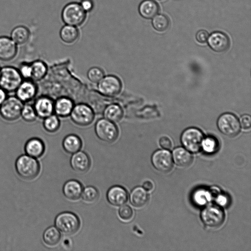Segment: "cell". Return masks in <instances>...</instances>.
Masks as SVG:
<instances>
[{
  "mask_svg": "<svg viewBox=\"0 0 251 251\" xmlns=\"http://www.w3.org/2000/svg\"><path fill=\"white\" fill-rule=\"evenodd\" d=\"M23 80L18 69L10 66L0 68V87L7 93L15 92Z\"/></svg>",
  "mask_w": 251,
  "mask_h": 251,
  "instance_id": "obj_1",
  "label": "cell"
},
{
  "mask_svg": "<svg viewBox=\"0 0 251 251\" xmlns=\"http://www.w3.org/2000/svg\"><path fill=\"white\" fill-rule=\"evenodd\" d=\"M15 166L18 174L25 179H34L40 172V165L38 161L34 157L28 155H23L19 157Z\"/></svg>",
  "mask_w": 251,
  "mask_h": 251,
  "instance_id": "obj_2",
  "label": "cell"
},
{
  "mask_svg": "<svg viewBox=\"0 0 251 251\" xmlns=\"http://www.w3.org/2000/svg\"><path fill=\"white\" fill-rule=\"evenodd\" d=\"M61 18L66 25L76 27L84 23L86 18V12L82 9L80 3L72 2L63 7Z\"/></svg>",
  "mask_w": 251,
  "mask_h": 251,
  "instance_id": "obj_3",
  "label": "cell"
},
{
  "mask_svg": "<svg viewBox=\"0 0 251 251\" xmlns=\"http://www.w3.org/2000/svg\"><path fill=\"white\" fill-rule=\"evenodd\" d=\"M55 226L63 233L73 235L78 231L80 226L78 217L74 213L63 212L56 217L54 221Z\"/></svg>",
  "mask_w": 251,
  "mask_h": 251,
  "instance_id": "obj_4",
  "label": "cell"
},
{
  "mask_svg": "<svg viewBox=\"0 0 251 251\" xmlns=\"http://www.w3.org/2000/svg\"><path fill=\"white\" fill-rule=\"evenodd\" d=\"M95 132L99 139L107 143L115 142L119 136V129L115 123L104 118L96 122Z\"/></svg>",
  "mask_w": 251,
  "mask_h": 251,
  "instance_id": "obj_5",
  "label": "cell"
},
{
  "mask_svg": "<svg viewBox=\"0 0 251 251\" xmlns=\"http://www.w3.org/2000/svg\"><path fill=\"white\" fill-rule=\"evenodd\" d=\"M24 104L16 96L7 97L0 106V115L6 121H16L21 117Z\"/></svg>",
  "mask_w": 251,
  "mask_h": 251,
  "instance_id": "obj_6",
  "label": "cell"
},
{
  "mask_svg": "<svg viewBox=\"0 0 251 251\" xmlns=\"http://www.w3.org/2000/svg\"><path fill=\"white\" fill-rule=\"evenodd\" d=\"M71 120L75 124L86 126L91 124L95 118V113L92 108L84 103H78L74 106L70 115Z\"/></svg>",
  "mask_w": 251,
  "mask_h": 251,
  "instance_id": "obj_7",
  "label": "cell"
},
{
  "mask_svg": "<svg viewBox=\"0 0 251 251\" xmlns=\"http://www.w3.org/2000/svg\"><path fill=\"white\" fill-rule=\"evenodd\" d=\"M203 138L201 131L197 128L190 127L185 130L182 133L181 142L187 151L197 152L201 149Z\"/></svg>",
  "mask_w": 251,
  "mask_h": 251,
  "instance_id": "obj_8",
  "label": "cell"
},
{
  "mask_svg": "<svg viewBox=\"0 0 251 251\" xmlns=\"http://www.w3.org/2000/svg\"><path fill=\"white\" fill-rule=\"evenodd\" d=\"M97 84L99 92L108 97L117 95L121 92L122 88L121 79L113 75H104Z\"/></svg>",
  "mask_w": 251,
  "mask_h": 251,
  "instance_id": "obj_9",
  "label": "cell"
},
{
  "mask_svg": "<svg viewBox=\"0 0 251 251\" xmlns=\"http://www.w3.org/2000/svg\"><path fill=\"white\" fill-rule=\"evenodd\" d=\"M218 128L224 134L234 137L240 130V125L237 117L231 113H225L220 116L218 120Z\"/></svg>",
  "mask_w": 251,
  "mask_h": 251,
  "instance_id": "obj_10",
  "label": "cell"
},
{
  "mask_svg": "<svg viewBox=\"0 0 251 251\" xmlns=\"http://www.w3.org/2000/svg\"><path fill=\"white\" fill-rule=\"evenodd\" d=\"M225 217L224 211L217 205L208 206L201 213V218L203 223L211 227L221 226L224 222Z\"/></svg>",
  "mask_w": 251,
  "mask_h": 251,
  "instance_id": "obj_11",
  "label": "cell"
},
{
  "mask_svg": "<svg viewBox=\"0 0 251 251\" xmlns=\"http://www.w3.org/2000/svg\"><path fill=\"white\" fill-rule=\"evenodd\" d=\"M153 167L159 172L166 173L170 172L173 166L171 154L166 150H158L151 157Z\"/></svg>",
  "mask_w": 251,
  "mask_h": 251,
  "instance_id": "obj_12",
  "label": "cell"
},
{
  "mask_svg": "<svg viewBox=\"0 0 251 251\" xmlns=\"http://www.w3.org/2000/svg\"><path fill=\"white\" fill-rule=\"evenodd\" d=\"M37 91V86L34 81L31 79H24L15 93V96L25 103L34 99Z\"/></svg>",
  "mask_w": 251,
  "mask_h": 251,
  "instance_id": "obj_13",
  "label": "cell"
},
{
  "mask_svg": "<svg viewBox=\"0 0 251 251\" xmlns=\"http://www.w3.org/2000/svg\"><path fill=\"white\" fill-rule=\"evenodd\" d=\"M37 117L44 119L54 113V101L46 96L37 98L33 105Z\"/></svg>",
  "mask_w": 251,
  "mask_h": 251,
  "instance_id": "obj_14",
  "label": "cell"
},
{
  "mask_svg": "<svg viewBox=\"0 0 251 251\" xmlns=\"http://www.w3.org/2000/svg\"><path fill=\"white\" fill-rule=\"evenodd\" d=\"M17 51V45L10 37L0 36V60L8 61L12 60L16 56Z\"/></svg>",
  "mask_w": 251,
  "mask_h": 251,
  "instance_id": "obj_15",
  "label": "cell"
},
{
  "mask_svg": "<svg viewBox=\"0 0 251 251\" xmlns=\"http://www.w3.org/2000/svg\"><path fill=\"white\" fill-rule=\"evenodd\" d=\"M106 199L109 203L114 206H119L125 204L128 199L126 190L120 185L111 187L106 193Z\"/></svg>",
  "mask_w": 251,
  "mask_h": 251,
  "instance_id": "obj_16",
  "label": "cell"
},
{
  "mask_svg": "<svg viewBox=\"0 0 251 251\" xmlns=\"http://www.w3.org/2000/svg\"><path fill=\"white\" fill-rule=\"evenodd\" d=\"M70 165L74 171L81 173H85L90 168L91 160L86 152L79 151L74 153L71 157Z\"/></svg>",
  "mask_w": 251,
  "mask_h": 251,
  "instance_id": "obj_17",
  "label": "cell"
},
{
  "mask_svg": "<svg viewBox=\"0 0 251 251\" xmlns=\"http://www.w3.org/2000/svg\"><path fill=\"white\" fill-rule=\"evenodd\" d=\"M208 43L210 47L216 52H223L229 47V40L224 33L220 31L214 32L208 38Z\"/></svg>",
  "mask_w": 251,
  "mask_h": 251,
  "instance_id": "obj_18",
  "label": "cell"
},
{
  "mask_svg": "<svg viewBox=\"0 0 251 251\" xmlns=\"http://www.w3.org/2000/svg\"><path fill=\"white\" fill-rule=\"evenodd\" d=\"M83 189L82 185L79 181L71 179L65 183L62 191L64 195L68 199L75 201L81 196Z\"/></svg>",
  "mask_w": 251,
  "mask_h": 251,
  "instance_id": "obj_19",
  "label": "cell"
},
{
  "mask_svg": "<svg viewBox=\"0 0 251 251\" xmlns=\"http://www.w3.org/2000/svg\"><path fill=\"white\" fill-rule=\"evenodd\" d=\"M74 106V101L71 98L60 97L54 101V113L58 117H67L70 116Z\"/></svg>",
  "mask_w": 251,
  "mask_h": 251,
  "instance_id": "obj_20",
  "label": "cell"
},
{
  "mask_svg": "<svg viewBox=\"0 0 251 251\" xmlns=\"http://www.w3.org/2000/svg\"><path fill=\"white\" fill-rule=\"evenodd\" d=\"M45 145L39 138H32L28 140L25 147L27 155L34 158L41 156L45 151Z\"/></svg>",
  "mask_w": 251,
  "mask_h": 251,
  "instance_id": "obj_21",
  "label": "cell"
},
{
  "mask_svg": "<svg viewBox=\"0 0 251 251\" xmlns=\"http://www.w3.org/2000/svg\"><path fill=\"white\" fill-rule=\"evenodd\" d=\"M129 198L130 203L134 207L141 208L148 202L149 196L146 190L143 187L137 186L131 191Z\"/></svg>",
  "mask_w": 251,
  "mask_h": 251,
  "instance_id": "obj_22",
  "label": "cell"
},
{
  "mask_svg": "<svg viewBox=\"0 0 251 251\" xmlns=\"http://www.w3.org/2000/svg\"><path fill=\"white\" fill-rule=\"evenodd\" d=\"M82 142L80 138L75 134L67 135L62 141V147L65 151L70 154H74L80 150Z\"/></svg>",
  "mask_w": 251,
  "mask_h": 251,
  "instance_id": "obj_23",
  "label": "cell"
},
{
  "mask_svg": "<svg viewBox=\"0 0 251 251\" xmlns=\"http://www.w3.org/2000/svg\"><path fill=\"white\" fill-rule=\"evenodd\" d=\"M175 163L181 167L189 166L193 162V157L188 151L183 148L175 149L173 152Z\"/></svg>",
  "mask_w": 251,
  "mask_h": 251,
  "instance_id": "obj_24",
  "label": "cell"
},
{
  "mask_svg": "<svg viewBox=\"0 0 251 251\" xmlns=\"http://www.w3.org/2000/svg\"><path fill=\"white\" fill-rule=\"evenodd\" d=\"M138 11L143 18L151 19L157 14L159 6L153 0H144L140 3Z\"/></svg>",
  "mask_w": 251,
  "mask_h": 251,
  "instance_id": "obj_25",
  "label": "cell"
},
{
  "mask_svg": "<svg viewBox=\"0 0 251 251\" xmlns=\"http://www.w3.org/2000/svg\"><path fill=\"white\" fill-rule=\"evenodd\" d=\"M104 118L114 123L119 122L123 118L124 111L122 107L116 103L108 105L103 110Z\"/></svg>",
  "mask_w": 251,
  "mask_h": 251,
  "instance_id": "obj_26",
  "label": "cell"
},
{
  "mask_svg": "<svg viewBox=\"0 0 251 251\" xmlns=\"http://www.w3.org/2000/svg\"><path fill=\"white\" fill-rule=\"evenodd\" d=\"M30 36V31L27 27L18 25L11 31L10 38L17 45H22L29 40Z\"/></svg>",
  "mask_w": 251,
  "mask_h": 251,
  "instance_id": "obj_27",
  "label": "cell"
},
{
  "mask_svg": "<svg viewBox=\"0 0 251 251\" xmlns=\"http://www.w3.org/2000/svg\"><path fill=\"white\" fill-rule=\"evenodd\" d=\"M59 35L65 43L72 44L78 39L79 31L76 26L66 25L60 29Z\"/></svg>",
  "mask_w": 251,
  "mask_h": 251,
  "instance_id": "obj_28",
  "label": "cell"
},
{
  "mask_svg": "<svg viewBox=\"0 0 251 251\" xmlns=\"http://www.w3.org/2000/svg\"><path fill=\"white\" fill-rule=\"evenodd\" d=\"M31 69V79L34 81H38L43 79L48 72L46 64L40 60H36L30 63Z\"/></svg>",
  "mask_w": 251,
  "mask_h": 251,
  "instance_id": "obj_29",
  "label": "cell"
},
{
  "mask_svg": "<svg viewBox=\"0 0 251 251\" xmlns=\"http://www.w3.org/2000/svg\"><path fill=\"white\" fill-rule=\"evenodd\" d=\"M61 237L60 231L54 226H51L47 228L43 235L45 244L50 247L55 246L58 244Z\"/></svg>",
  "mask_w": 251,
  "mask_h": 251,
  "instance_id": "obj_30",
  "label": "cell"
},
{
  "mask_svg": "<svg viewBox=\"0 0 251 251\" xmlns=\"http://www.w3.org/2000/svg\"><path fill=\"white\" fill-rule=\"evenodd\" d=\"M43 120V126L47 131L53 133L59 129L60 126V122L56 115L52 114Z\"/></svg>",
  "mask_w": 251,
  "mask_h": 251,
  "instance_id": "obj_31",
  "label": "cell"
},
{
  "mask_svg": "<svg viewBox=\"0 0 251 251\" xmlns=\"http://www.w3.org/2000/svg\"><path fill=\"white\" fill-rule=\"evenodd\" d=\"M152 25L155 29L159 31L166 30L170 24L168 18L163 14H156L152 18Z\"/></svg>",
  "mask_w": 251,
  "mask_h": 251,
  "instance_id": "obj_32",
  "label": "cell"
},
{
  "mask_svg": "<svg viewBox=\"0 0 251 251\" xmlns=\"http://www.w3.org/2000/svg\"><path fill=\"white\" fill-rule=\"evenodd\" d=\"M81 197L84 201L92 203L98 200L99 192L95 187L89 186L83 189Z\"/></svg>",
  "mask_w": 251,
  "mask_h": 251,
  "instance_id": "obj_33",
  "label": "cell"
},
{
  "mask_svg": "<svg viewBox=\"0 0 251 251\" xmlns=\"http://www.w3.org/2000/svg\"><path fill=\"white\" fill-rule=\"evenodd\" d=\"M21 117L26 122L31 123L35 121L37 116L33 105L24 103L22 109Z\"/></svg>",
  "mask_w": 251,
  "mask_h": 251,
  "instance_id": "obj_34",
  "label": "cell"
},
{
  "mask_svg": "<svg viewBox=\"0 0 251 251\" xmlns=\"http://www.w3.org/2000/svg\"><path fill=\"white\" fill-rule=\"evenodd\" d=\"M104 76V71L99 67L94 66L90 68L87 73L88 79L95 83H98Z\"/></svg>",
  "mask_w": 251,
  "mask_h": 251,
  "instance_id": "obj_35",
  "label": "cell"
},
{
  "mask_svg": "<svg viewBox=\"0 0 251 251\" xmlns=\"http://www.w3.org/2000/svg\"><path fill=\"white\" fill-rule=\"evenodd\" d=\"M219 147L218 141L213 137L209 136L203 138L201 148L207 153H213L216 151Z\"/></svg>",
  "mask_w": 251,
  "mask_h": 251,
  "instance_id": "obj_36",
  "label": "cell"
},
{
  "mask_svg": "<svg viewBox=\"0 0 251 251\" xmlns=\"http://www.w3.org/2000/svg\"><path fill=\"white\" fill-rule=\"evenodd\" d=\"M210 193L204 190H197L194 194L193 199L195 202L198 205H203L210 201Z\"/></svg>",
  "mask_w": 251,
  "mask_h": 251,
  "instance_id": "obj_37",
  "label": "cell"
},
{
  "mask_svg": "<svg viewBox=\"0 0 251 251\" xmlns=\"http://www.w3.org/2000/svg\"><path fill=\"white\" fill-rule=\"evenodd\" d=\"M118 214L120 218L123 220L129 221L133 217V211L129 206L124 204L120 207Z\"/></svg>",
  "mask_w": 251,
  "mask_h": 251,
  "instance_id": "obj_38",
  "label": "cell"
},
{
  "mask_svg": "<svg viewBox=\"0 0 251 251\" xmlns=\"http://www.w3.org/2000/svg\"><path fill=\"white\" fill-rule=\"evenodd\" d=\"M18 70L23 79H31V69L30 63H22L19 66Z\"/></svg>",
  "mask_w": 251,
  "mask_h": 251,
  "instance_id": "obj_39",
  "label": "cell"
},
{
  "mask_svg": "<svg viewBox=\"0 0 251 251\" xmlns=\"http://www.w3.org/2000/svg\"><path fill=\"white\" fill-rule=\"evenodd\" d=\"M240 125L245 129L250 128L251 126V118L249 115H243L240 120Z\"/></svg>",
  "mask_w": 251,
  "mask_h": 251,
  "instance_id": "obj_40",
  "label": "cell"
},
{
  "mask_svg": "<svg viewBox=\"0 0 251 251\" xmlns=\"http://www.w3.org/2000/svg\"><path fill=\"white\" fill-rule=\"evenodd\" d=\"M208 36V32L204 30H199L196 35L197 40L201 43H205L207 40Z\"/></svg>",
  "mask_w": 251,
  "mask_h": 251,
  "instance_id": "obj_41",
  "label": "cell"
},
{
  "mask_svg": "<svg viewBox=\"0 0 251 251\" xmlns=\"http://www.w3.org/2000/svg\"><path fill=\"white\" fill-rule=\"evenodd\" d=\"M80 4L86 12L92 11L94 7V2L92 0H81Z\"/></svg>",
  "mask_w": 251,
  "mask_h": 251,
  "instance_id": "obj_42",
  "label": "cell"
},
{
  "mask_svg": "<svg viewBox=\"0 0 251 251\" xmlns=\"http://www.w3.org/2000/svg\"><path fill=\"white\" fill-rule=\"evenodd\" d=\"M160 146L166 150L171 149L172 143L171 140L166 136L162 137L159 140Z\"/></svg>",
  "mask_w": 251,
  "mask_h": 251,
  "instance_id": "obj_43",
  "label": "cell"
},
{
  "mask_svg": "<svg viewBox=\"0 0 251 251\" xmlns=\"http://www.w3.org/2000/svg\"><path fill=\"white\" fill-rule=\"evenodd\" d=\"M216 201L221 205H225L227 202V199L226 197L221 195L217 198Z\"/></svg>",
  "mask_w": 251,
  "mask_h": 251,
  "instance_id": "obj_44",
  "label": "cell"
},
{
  "mask_svg": "<svg viewBox=\"0 0 251 251\" xmlns=\"http://www.w3.org/2000/svg\"><path fill=\"white\" fill-rule=\"evenodd\" d=\"M143 188L146 191H150L153 189V184L151 181L147 180L144 182Z\"/></svg>",
  "mask_w": 251,
  "mask_h": 251,
  "instance_id": "obj_45",
  "label": "cell"
},
{
  "mask_svg": "<svg viewBox=\"0 0 251 251\" xmlns=\"http://www.w3.org/2000/svg\"><path fill=\"white\" fill-rule=\"evenodd\" d=\"M7 92L0 87V106L4 101L7 97Z\"/></svg>",
  "mask_w": 251,
  "mask_h": 251,
  "instance_id": "obj_46",
  "label": "cell"
}]
</instances>
